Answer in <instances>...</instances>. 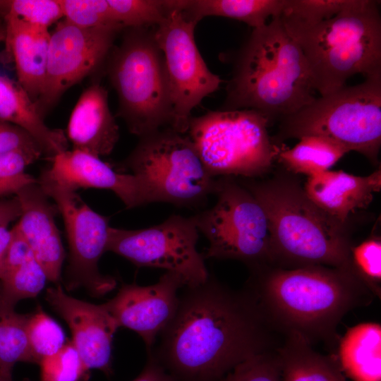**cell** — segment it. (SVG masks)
Listing matches in <instances>:
<instances>
[{
    "instance_id": "7bdbcfd3",
    "label": "cell",
    "mask_w": 381,
    "mask_h": 381,
    "mask_svg": "<svg viewBox=\"0 0 381 381\" xmlns=\"http://www.w3.org/2000/svg\"><path fill=\"white\" fill-rule=\"evenodd\" d=\"M6 1H0V16L4 18L6 13Z\"/></svg>"
},
{
    "instance_id": "8992f818",
    "label": "cell",
    "mask_w": 381,
    "mask_h": 381,
    "mask_svg": "<svg viewBox=\"0 0 381 381\" xmlns=\"http://www.w3.org/2000/svg\"><path fill=\"white\" fill-rule=\"evenodd\" d=\"M107 60L118 97L117 116L139 138L172 124V105L163 53L147 27L125 28Z\"/></svg>"
},
{
    "instance_id": "74e56055",
    "label": "cell",
    "mask_w": 381,
    "mask_h": 381,
    "mask_svg": "<svg viewBox=\"0 0 381 381\" xmlns=\"http://www.w3.org/2000/svg\"><path fill=\"white\" fill-rule=\"evenodd\" d=\"M16 150L43 152L36 141L20 128L0 121V155Z\"/></svg>"
},
{
    "instance_id": "3957f363",
    "label": "cell",
    "mask_w": 381,
    "mask_h": 381,
    "mask_svg": "<svg viewBox=\"0 0 381 381\" xmlns=\"http://www.w3.org/2000/svg\"><path fill=\"white\" fill-rule=\"evenodd\" d=\"M315 92L301 47L278 16L238 50L221 110L253 109L271 125L313 102Z\"/></svg>"
},
{
    "instance_id": "83f0119b",
    "label": "cell",
    "mask_w": 381,
    "mask_h": 381,
    "mask_svg": "<svg viewBox=\"0 0 381 381\" xmlns=\"http://www.w3.org/2000/svg\"><path fill=\"white\" fill-rule=\"evenodd\" d=\"M28 315L14 310L0 313V375L11 378L19 362L35 363L27 333Z\"/></svg>"
},
{
    "instance_id": "e575fe53",
    "label": "cell",
    "mask_w": 381,
    "mask_h": 381,
    "mask_svg": "<svg viewBox=\"0 0 381 381\" xmlns=\"http://www.w3.org/2000/svg\"><path fill=\"white\" fill-rule=\"evenodd\" d=\"M60 2L64 20L77 27L121 26L114 20L107 0H60Z\"/></svg>"
},
{
    "instance_id": "d6a6232c",
    "label": "cell",
    "mask_w": 381,
    "mask_h": 381,
    "mask_svg": "<svg viewBox=\"0 0 381 381\" xmlns=\"http://www.w3.org/2000/svg\"><path fill=\"white\" fill-rule=\"evenodd\" d=\"M40 381H87L90 370L85 366L71 341L56 353L42 358Z\"/></svg>"
},
{
    "instance_id": "ba28073f",
    "label": "cell",
    "mask_w": 381,
    "mask_h": 381,
    "mask_svg": "<svg viewBox=\"0 0 381 381\" xmlns=\"http://www.w3.org/2000/svg\"><path fill=\"white\" fill-rule=\"evenodd\" d=\"M270 126L253 109L210 111L191 117L186 134L212 176L256 179L270 170L280 150Z\"/></svg>"
},
{
    "instance_id": "d590c367",
    "label": "cell",
    "mask_w": 381,
    "mask_h": 381,
    "mask_svg": "<svg viewBox=\"0 0 381 381\" xmlns=\"http://www.w3.org/2000/svg\"><path fill=\"white\" fill-rule=\"evenodd\" d=\"M6 15L13 16L31 26L44 29H48L64 18L60 0L6 1Z\"/></svg>"
},
{
    "instance_id": "d6986e66",
    "label": "cell",
    "mask_w": 381,
    "mask_h": 381,
    "mask_svg": "<svg viewBox=\"0 0 381 381\" xmlns=\"http://www.w3.org/2000/svg\"><path fill=\"white\" fill-rule=\"evenodd\" d=\"M309 199L341 223H350L358 211L368 207L381 188V169L366 176L343 171H326L309 176L303 186Z\"/></svg>"
},
{
    "instance_id": "f546056e",
    "label": "cell",
    "mask_w": 381,
    "mask_h": 381,
    "mask_svg": "<svg viewBox=\"0 0 381 381\" xmlns=\"http://www.w3.org/2000/svg\"><path fill=\"white\" fill-rule=\"evenodd\" d=\"M27 333L35 363L56 353L66 343L60 325L41 308L28 315Z\"/></svg>"
},
{
    "instance_id": "5b68a950",
    "label": "cell",
    "mask_w": 381,
    "mask_h": 381,
    "mask_svg": "<svg viewBox=\"0 0 381 381\" xmlns=\"http://www.w3.org/2000/svg\"><path fill=\"white\" fill-rule=\"evenodd\" d=\"M379 2L354 0L331 18L292 37L306 58L313 88L321 96L346 86L356 74L381 75Z\"/></svg>"
},
{
    "instance_id": "52a82bcc",
    "label": "cell",
    "mask_w": 381,
    "mask_h": 381,
    "mask_svg": "<svg viewBox=\"0 0 381 381\" xmlns=\"http://www.w3.org/2000/svg\"><path fill=\"white\" fill-rule=\"evenodd\" d=\"M320 136L334 141L349 152L365 156L378 164L381 145V75L344 86L279 121L272 141L305 136Z\"/></svg>"
},
{
    "instance_id": "e0dca14e",
    "label": "cell",
    "mask_w": 381,
    "mask_h": 381,
    "mask_svg": "<svg viewBox=\"0 0 381 381\" xmlns=\"http://www.w3.org/2000/svg\"><path fill=\"white\" fill-rule=\"evenodd\" d=\"M49 169L52 176L66 187L98 188L112 191L127 209L160 202L154 188L133 174L119 173L99 157L85 152L66 150L54 157Z\"/></svg>"
},
{
    "instance_id": "7c38bea8",
    "label": "cell",
    "mask_w": 381,
    "mask_h": 381,
    "mask_svg": "<svg viewBox=\"0 0 381 381\" xmlns=\"http://www.w3.org/2000/svg\"><path fill=\"white\" fill-rule=\"evenodd\" d=\"M199 231L191 218L179 214L145 229L110 226L107 252L111 251L138 267L166 270L179 275L186 287L203 284L210 273L202 253L197 250Z\"/></svg>"
},
{
    "instance_id": "836d02e7",
    "label": "cell",
    "mask_w": 381,
    "mask_h": 381,
    "mask_svg": "<svg viewBox=\"0 0 381 381\" xmlns=\"http://www.w3.org/2000/svg\"><path fill=\"white\" fill-rule=\"evenodd\" d=\"M41 152L16 150L0 155V196L16 194L37 179L26 173L27 167L37 161Z\"/></svg>"
},
{
    "instance_id": "277c9868",
    "label": "cell",
    "mask_w": 381,
    "mask_h": 381,
    "mask_svg": "<svg viewBox=\"0 0 381 381\" xmlns=\"http://www.w3.org/2000/svg\"><path fill=\"white\" fill-rule=\"evenodd\" d=\"M238 179L263 208L271 235L273 266L323 265L351 269L350 223L339 222L317 207L293 174Z\"/></svg>"
},
{
    "instance_id": "cb8c5ba5",
    "label": "cell",
    "mask_w": 381,
    "mask_h": 381,
    "mask_svg": "<svg viewBox=\"0 0 381 381\" xmlns=\"http://www.w3.org/2000/svg\"><path fill=\"white\" fill-rule=\"evenodd\" d=\"M276 351L281 381H347L337 358L320 354L298 336H286Z\"/></svg>"
},
{
    "instance_id": "f35d334b",
    "label": "cell",
    "mask_w": 381,
    "mask_h": 381,
    "mask_svg": "<svg viewBox=\"0 0 381 381\" xmlns=\"http://www.w3.org/2000/svg\"><path fill=\"white\" fill-rule=\"evenodd\" d=\"M132 381H176L155 357L148 353L147 363L138 377Z\"/></svg>"
},
{
    "instance_id": "1f68e13d",
    "label": "cell",
    "mask_w": 381,
    "mask_h": 381,
    "mask_svg": "<svg viewBox=\"0 0 381 381\" xmlns=\"http://www.w3.org/2000/svg\"><path fill=\"white\" fill-rule=\"evenodd\" d=\"M350 266L356 276L377 296L381 293V239L377 235L356 246L350 253Z\"/></svg>"
},
{
    "instance_id": "8d00e7d4",
    "label": "cell",
    "mask_w": 381,
    "mask_h": 381,
    "mask_svg": "<svg viewBox=\"0 0 381 381\" xmlns=\"http://www.w3.org/2000/svg\"><path fill=\"white\" fill-rule=\"evenodd\" d=\"M276 350L246 360L219 381H281V367Z\"/></svg>"
},
{
    "instance_id": "ffe728a7",
    "label": "cell",
    "mask_w": 381,
    "mask_h": 381,
    "mask_svg": "<svg viewBox=\"0 0 381 381\" xmlns=\"http://www.w3.org/2000/svg\"><path fill=\"white\" fill-rule=\"evenodd\" d=\"M67 136L73 150L97 157L107 156L119 138V128L108 103V92L99 83L80 95L69 118Z\"/></svg>"
},
{
    "instance_id": "6da1fadb",
    "label": "cell",
    "mask_w": 381,
    "mask_h": 381,
    "mask_svg": "<svg viewBox=\"0 0 381 381\" xmlns=\"http://www.w3.org/2000/svg\"><path fill=\"white\" fill-rule=\"evenodd\" d=\"M273 331L246 289L234 291L210 274L203 284L186 287L157 350L148 353L176 381H219L273 351Z\"/></svg>"
},
{
    "instance_id": "f1b7e54d",
    "label": "cell",
    "mask_w": 381,
    "mask_h": 381,
    "mask_svg": "<svg viewBox=\"0 0 381 381\" xmlns=\"http://www.w3.org/2000/svg\"><path fill=\"white\" fill-rule=\"evenodd\" d=\"M354 0H284L279 18L289 34L298 32L331 18Z\"/></svg>"
},
{
    "instance_id": "9c48e42d",
    "label": "cell",
    "mask_w": 381,
    "mask_h": 381,
    "mask_svg": "<svg viewBox=\"0 0 381 381\" xmlns=\"http://www.w3.org/2000/svg\"><path fill=\"white\" fill-rule=\"evenodd\" d=\"M214 206L191 218L208 240L204 258L243 262L250 270L273 264L268 220L261 205L234 177H218Z\"/></svg>"
},
{
    "instance_id": "5bb4252c",
    "label": "cell",
    "mask_w": 381,
    "mask_h": 381,
    "mask_svg": "<svg viewBox=\"0 0 381 381\" xmlns=\"http://www.w3.org/2000/svg\"><path fill=\"white\" fill-rule=\"evenodd\" d=\"M124 29L119 25L82 28L64 20L50 33L46 77L35 101L44 116L70 87L102 65Z\"/></svg>"
},
{
    "instance_id": "4316f807",
    "label": "cell",
    "mask_w": 381,
    "mask_h": 381,
    "mask_svg": "<svg viewBox=\"0 0 381 381\" xmlns=\"http://www.w3.org/2000/svg\"><path fill=\"white\" fill-rule=\"evenodd\" d=\"M48 280L42 265L32 256L0 277V313L14 310L17 303L35 297Z\"/></svg>"
},
{
    "instance_id": "ac0fdd59",
    "label": "cell",
    "mask_w": 381,
    "mask_h": 381,
    "mask_svg": "<svg viewBox=\"0 0 381 381\" xmlns=\"http://www.w3.org/2000/svg\"><path fill=\"white\" fill-rule=\"evenodd\" d=\"M16 197L21 209L16 226L43 267L48 280L57 283L65 258L60 232L55 222L57 207L49 201L37 180L19 190Z\"/></svg>"
},
{
    "instance_id": "9a60e30c",
    "label": "cell",
    "mask_w": 381,
    "mask_h": 381,
    "mask_svg": "<svg viewBox=\"0 0 381 381\" xmlns=\"http://www.w3.org/2000/svg\"><path fill=\"white\" fill-rule=\"evenodd\" d=\"M183 286L179 275L166 272L152 285H122L116 295L104 305L119 327L135 332L149 351L157 336L174 318L179 303L178 291Z\"/></svg>"
},
{
    "instance_id": "7a4b0ae2",
    "label": "cell",
    "mask_w": 381,
    "mask_h": 381,
    "mask_svg": "<svg viewBox=\"0 0 381 381\" xmlns=\"http://www.w3.org/2000/svg\"><path fill=\"white\" fill-rule=\"evenodd\" d=\"M250 271L246 289L272 327L310 344L334 339L341 319L375 296L344 267L269 265Z\"/></svg>"
},
{
    "instance_id": "8fae6325",
    "label": "cell",
    "mask_w": 381,
    "mask_h": 381,
    "mask_svg": "<svg viewBox=\"0 0 381 381\" xmlns=\"http://www.w3.org/2000/svg\"><path fill=\"white\" fill-rule=\"evenodd\" d=\"M37 180L54 201L64 222L69 248L67 290L83 287L96 296L113 290L116 279L102 274L98 267L99 259L107 252L109 219L92 210L76 191L56 181L48 168L42 171Z\"/></svg>"
},
{
    "instance_id": "484cf974",
    "label": "cell",
    "mask_w": 381,
    "mask_h": 381,
    "mask_svg": "<svg viewBox=\"0 0 381 381\" xmlns=\"http://www.w3.org/2000/svg\"><path fill=\"white\" fill-rule=\"evenodd\" d=\"M349 150L341 145L320 136L300 138L291 149L280 148L277 158L286 171L309 176L328 171Z\"/></svg>"
},
{
    "instance_id": "30bf717a",
    "label": "cell",
    "mask_w": 381,
    "mask_h": 381,
    "mask_svg": "<svg viewBox=\"0 0 381 381\" xmlns=\"http://www.w3.org/2000/svg\"><path fill=\"white\" fill-rule=\"evenodd\" d=\"M121 167L147 181L162 202L196 207L214 193L217 178L206 169L188 135L170 128L139 138Z\"/></svg>"
},
{
    "instance_id": "ee69618b",
    "label": "cell",
    "mask_w": 381,
    "mask_h": 381,
    "mask_svg": "<svg viewBox=\"0 0 381 381\" xmlns=\"http://www.w3.org/2000/svg\"><path fill=\"white\" fill-rule=\"evenodd\" d=\"M0 381H12V379L11 378H6L1 375H0ZM23 381H30L28 379H25Z\"/></svg>"
},
{
    "instance_id": "7402d4cb",
    "label": "cell",
    "mask_w": 381,
    "mask_h": 381,
    "mask_svg": "<svg viewBox=\"0 0 381 381\" xmlns=\"http://www.w3.org/2000/svg\"><path fill=\"white\" fill-rule=\"evenodd\" d=\"M0 121L16 126L28 133L51 158L68 150L61 129L44 122L35 102L18 81L0 75Z\"/></svg>"
},
{
    "instance_id": "4dcf8cb0",
    "label": "cell",
    "mask_w": 381,
    "mask_h": 381,
    "mask_svg": "<svg viewBox=\"0 0 381 381\" xmlns=\"http://www.w3.org/2000/svg\"><path fill=\"white\" fill-rule=\"evenodd\" d=\"M115 22L124 29L157 25L166 16V0H107Z\"/></svg>"
},
{
    "instance_id": "44dd1931",
    "label": "cell",
    "mask_w": 381,
    "mask_h": 381,
    "mask_svg": "<svg viewBox=\"0 0 381 381\" xmlns=\"http://www.w3.org/2000/svg\"><path fill=\"white\" fill-rule=\"evenodd\" d=\"M6 25V54L14 64L18 82L35 102L46 77L50 33L8 15Z\"/></svg>"
},
{
    "instance_id": "2e32d148",
    "label": "cell",
    "mask_w": 381,
    "mask_h": 381,
    "mask_svg": "<svg viewBox=\"0 0 381 381\" xmlns=\"http://www.w3.org/2000/svg\"><path fill=\"white\" fill-rule=\"evenodd\" d=\"M46 301L67 323L72 344L87 370L110 376L114 335L119 327L104 303L96 305L64 292L61 285L47 289Z\"/></svg>"
},
{
    "instance_id": "603a6c76",
    "label": "cell",
    "mask_w": 381,
    "mask_h": 381,
    "mask_svg": "<svg viewBox=\"0 0 381 381\" xmlns=\"http://www.w3.org/2000/svg\"><path fill=\"white\" fill-rule=\"evenodd\" d=\"M381 327L368 322L354 326L341 339L337 361L353 381H381Z\"/></svg>"
},
{
    "instance_id": "d4e9b609",
    "label": "cell",
    "mask_w": 381,
    "mask_h": 381,
    "mask_svg": "<svg viewBox=\"0 0 381 381\" xmlns=\"http://www.w3.org/2000/svg\"><path fill=\"white\" fill-rule=\"evenodd\" d=\"M174 4L197 24L207 16H220L255 29L265 25L270 17L279 16L284 0H174Z\"/></svg>"
},
{
    "instance_id": "4fadbf2b",
    "label": "cell",
    "mask_w": 381,
    "mask_h": 381,
    "mask_svg": "<svg viewBox=\"0 0 381 381\" xmlns=\"http://www.w3.org/2000/svg\"><path fill=\"white\" fill-rule=\"evenodd\" d=\"M166 4L167 15L154 33L164 58L172 105L171 128L186 134L192 110L216 92L222 80L208 68L198 49L197 23L189 20L174 0Z\"/></svg>"
},
{
    "instance_id": "60d3db41",
    "label": "cell",
    "mask_w": 381,
    "mask_h": 381,
    "mask_svg": "<svg viewBox=\"0 0 381 381\" xmlns=\"http://www.w3.org/2000/svg\"><path fill=\"white\" fill-rule=\"evenodd\" d=\"M10 230L7 227L0 228V260L9 241Z\"/></svg>"
},
{
    "instance_id": "b9f144b4",
    "label": "cell",
    "mask_w": 381,
    "mask_h": 381,
    "mask_svg": "<svg viewBox=\"0 0 381 381\" xmlns=\"http://www.w3.org/2000/svg\"><path fill=\"white\" fill-rule=\"evenodd\" d=\"M6 37V25L5 22L0 20V43L4 42Z\"/></svg>"
},
{
    "instance_id": "ab89813d",
    "label": "cell",
    "mask_w": 381,
    "mask_h": 381,
    "mask_svg": "<svg viewBox=\"0 0 381 381\" xmlns=\"http://www.w3.org/2000/svg\"><path fill=\"white\" fill-rule=\"evenodd\" d=\"M21 214L20 203L15 196L12 199L0 200V228L8 225L19 219Z\"/></svg>"
}]
</instances>
